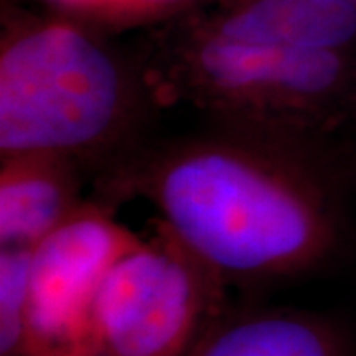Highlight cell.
<instances>
[{
    "instance_id": "12",
    "label": "cell",
    "mask_w": 356,
    "mask_h": 356,
    "mask_svg": "<svg viewBox=\"0 0 356 356\" xmlns=\"http://www.w3.org/2000/svg\"><path fill=\"white\" fill-rule=\"evenodd\" d=\"M54 2H56V4H60V6H62V4H64L65 0H54Z\"/></svg>"
},
{
    "instance_id": "7",
    "label": "cell",
    "mask_w": 356,
    "mask_h": 356,
    "mask_svg": "<svg viewBox=\"0 0 356 356\" xmlns=\"http://www.w3.org/2000/svg\"><path fill=\"white\" fill-rule=\"evenodd\" d=\"M83 166L60 154L26 153L0 166V248H34L86 204Z\"/></svg>"
},
{
    "instance_id": "3",
    "label": "cell",
    "mask_w": 356,
    "mask_h": 356,
    "mask_svg": "<svg viewBox=\"0 0 356 356\" xmlns=\"http://www.w3.org/2000/svg\"><path fill=\"white\" fill-rule=\"evenodd\" d=\"M156 105H184L216 127L317 145L356 119V54L214 36L184 10L159 20L137 56Z\"/></svg>"
},
{
    "instance_id": "9",
    "label": "cell",
    "mask_w": 356,
    "mask_h": 356,
    "mask_svg": "<svg viewBox=\"0 0 356 356\" xmlns=\"http://www.w3.org/2000/svg\"><path fill=\"white\" fill-rule=\"evenodd\" d=\"M32 248H0V356H28Z\"/></svg>"
},
{
    "instance_id": "1",
    "label": "cell",
    "mask_w": 356,
    "mask_h": 356,
    "mask_svg": "<svg viewBox=\"0 0 356 356\" xmlns=\"http://www.w3.org/2000/svg\"><path fill=\"white\" fill-rule=\"evenodd\" d=\"M313 143L216 127L140 143L105 166L109 198H139L226 287L311 273L343 250L341 196Z\"/></svg>"
},
{
    "instance_id": "8",
    "label": "cell",
    "mask_w": 356,
    "mask_h": 356,
    "mask_svg": "<svg viewBox=\"0 0 356 356\" xmlns=\"http://www.w3.org/2000/svg\"><path fill=\"white\" fill-rule=\"evenodd\" d=\"M191 356H350L344 331L305 311L222 313Z\"/></svg>"
},
{
    "instance_id": "4",
    "label": "cell",
    "mask_w": 356,
    "mask_h": 356,
    "mask_svg": "<svg viewBox=\"0 0 356 356\" xmlns=\"http://www.w3.org/2000/svg\"><path fill=\"white\" fill-rule=\"evenodd\" d=\"M226 285L156 222L89 307L79 356H191L224 309Z\"/></svg>"
},
{
    "instance_id": "5",
    "label": "cell",
    "mask_w": 356,
    "mask_h": 356,
    "mask_svg": "<svg viewBox=\"0 0 356 356\" xmlns=\"http://www.w3.org/2000/svg\"><path fill=\"white\" fill-rule=\"evenodd\" d=\"M143 242L86 202L32 248L28 356H79L89 307L111 267Z\"/></svg>"
},
{
    "instance_id": "6",
    "label": "cell",
    "mask_w": 356,
    "mask_h": 356,
    "mask_svg": "<svg viewBox=\"0 0 356 356\" xmlns=\"http://www.w3.org/2000/svg\"><path fill=\"white\" fill-rule=\"evenodd\" d=\"M182 10L220 38L356 54V6L344 0H198Z\"/></svg>"
},
{
    "instance_id": "11",
    "label": "cell",
    "mask_w": 356,
    "mask_h": 356,
    "mask_svg": "<svg viewBox=\"0 0 356 356\" xmlns=\"http://www.w3.org/2000/svg\"><path fill=\"white\" fill-rule=\"evenodd\" d=\"M344 2H348V4H353V6H356V0H344Z\"/></svg>"
},
{
    "instance_id": "10",
    "label": "cell",
    "mask_w": 356,
    "mask_h": 356,
    "mask_svg": "<svg viewBox=\"0 0 356 356\" xmlns=\"http://www.w3.org/2000/svg\"><path fill=\"white\" fill-rule=\"evenodd\" d=\"M198 0H65L62 8L107 22L163 20Z\"/></svg>"
},
{
    "instance_id": "2",
    "label": "cell",
    "mask_w": 356,
    "mask_h": 356,
    "mask_svg": "<svg viewBox=\"0 0 356 356\" xmlns=\"http://www.w3.org/2000/svg\"><path fill=\"white\" fill-rule=\"evenodd\" d=\"M159 107L139 60L88 26L4 10L0 36V159L60 154L109 166L139 147Z\"/></svg>"
}]
</instances>
